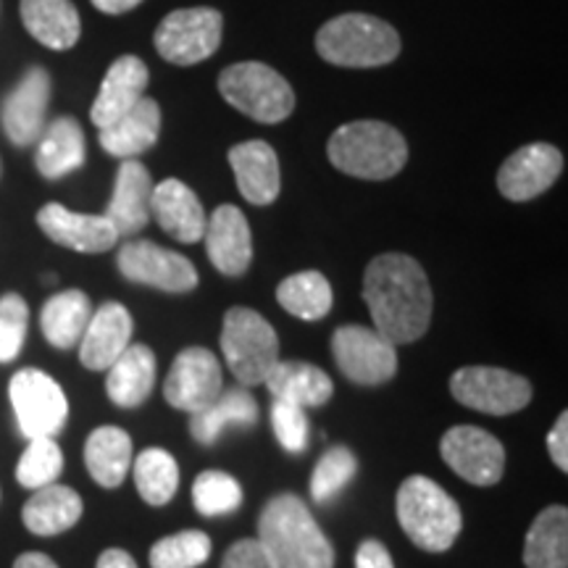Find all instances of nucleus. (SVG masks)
<instances>
[{
    "label": "nucleus",
    "instance_id": "obj_1",
    "mask_svg": "<svg viewBox=\"0 0 568 568\" xmlns=\"http://www.w3.org/2000/svg\"><path fill=\"white\" fill-rule=\"evenodd\" d=\"M364 301L374 329L395 347L416 343L429 329L435 297L422 264L406 253H382L366 266Z\"/></svg>",
    "mask_w": 568,
    "mask_h": 568
},
{
    "label": "nucleus",
    "instance_id": "obj_2",
    "mask_svg": "<svg viewBox=\"0 0 568 568\" xmlns=\"http://www.w3.org/2000/svg\"><path fill=\"white\" fill-rule=\"evenodd\" d=\"M258 542L274 568H335V548L293 493L274 495L261 510Z\"/></svg>",
    "mask_w": 568,
    "mask_h": 568
},
{
    "label": "nucleus",
    "instance_id": "obj_3",
    "mask_svg": "<svg viewBox=\"0 0 568 568\" xmlns=\"http://www.w3.org/2000/svg\"><path fill=\"white\" fill-rule=\"evenodd\" d=\"M395 514L406 537L426 552L450 550L464 527L460 506L453 495L422 474L408 477L397 489Z\"/></svg>",
    "mask_w": 568,
    "mask_h": 568
},
{
    "label": "nucleus",
    "instance_id": "obj_4",
    "mask_svg": "<svg viewBox=\"0 0 568 568\" xmlns=\"http://www.w3.org/2000/svg\"><path fill=\"white\" fill-rule=\"evenodd\" d=\"M332 166L358 180H389L408 161L406 138L385 122L343 124L326 145Z\"/></svg>",
    "mask_w": 568,
    "mask_h": 568
},
{
    "label": "nucleus",
    "instance_id": "obj_5",
    "mask_svg": "<svg viewBox=\"0 0 568 568\" xmlns=\"http://www.w3.org/2000/svg\"><path fill=\"white\" fill-rule=\"evenodd\" d=\"M316 51L326 63L345 69L387 67L400 53V34L368 13H343L316 34Z\"/></svg>",
    "mask_w": 568,
    "mask_h": 568
},
{
    "label": "nucleus",
    "instance_id": "obj_6",
    "mask_svg": "<svg viewBox=\"0 0 568 568\" xmlns=\"http://www.w3.org/2000/svg\"><path fill=\"white\" fill-rule=\"evenodd\" d=\"M222 353L234 379L243 387L264 385L280 361V337L274 326L253 308H230L222 326Z\"/></svg>",
    "mask_w": 568,
    "mask_h": 568
},
{
    "label": "nucleus",
    "instance_id": "obj_7",
    "mask_svg": "<svg viewBox=\"0 0 568 568\" xmlns=\"http://www.w3.org/2000/svg\"><path fill=\"white\" fill-rule=\"evenodd\" d=\"M224 101L261 124H280L295 111V92L280 71L258 61H243L219 74Z\"/></svg>",
    "mask_w": 568,
    "mask_h": 568
},
{
    "label": "nucleus",
    "instance_id": "obj_8",
    "mask_svg": "<svg viewBox=\"0 0 568 568\" xmlns=\"http://www.w3.org/2000/svg\"><path fill=\"white\" fill-rule=\"evenodd\" d=\"M450 395L464 408L487 416H510L531 403V382L527 376L495 366H464L450 376Z\"/></svg>",
    "mask_w": 568,
    "mask_h": 568
},
{
    "label": "nucleus",
    "instance_id": "obj_9",
    "mask_svg": "<svg viewBox=\"0 0 568 568\" xmlns=\"http://www.w3.org/2000/svg\"><path fill=\"white\" fill-rule=\"evenodd\" d=\"M11 408L27 439L55 437L69 418V400L59 382L40 368H21L9 382Z\"/></svg>",
    "mask_w": 568,
    "mask_h": 568
},
{
    "label": "nucleus",
    "instance_id": "obj_10",
    "mask_svg": "<svg viewBox=\"0 0 568 568\" xmlns=\"http://www.w3.org/2000/svg\"><path fill=\"white\" fill-rule=\"evenodd\" d=\"M224 19L216 9H180L172 11L155 30V51L163 61L176 67H193L211 59L222 45Z\"/></svg>",
    "mask_w": 568,
    "mask_h": 568
},
{
    "label": "nucleus",
    "instance_id": "obj_11",
    "mask_svg": "<svg viewBox=\"0 0 568 568\" xmlns=\"http://www.w3.org/2000/svg\"><path fill=\"white\" fill-rule=\"evenodd\" d=\"M332 355L343 376L361 387L387 385L397 374V351L374 326L347 324L332 335Z\"/></svg>",
    "mask_w": 568,
    "mask_h": 568
},
{
    "label": "nucleus",
    "instance_id": "obj_12",
    "mask_svg": "<svg viewBox=\"0 0 568 568\" xmlns=\"http://www.w3.org/2000/svg\"><path fill=\"white\" fill-rule=\"evenodd\" d=\"M439 453L445 464L474 487H493L506 471V447L481 426L460 424L447 429L439 439Z\"/></svg>",
    "mask_w": 568,
    "mask_h": 568
},
{
    "label": "nucleus",
    "instance_id": "obj_13",
    "mask_svg": "<svg viewBox=\"0 0 568 568\" xmlns=\"http://www.w3.org/2000/svg\"><path fill=\"white\" fill-rule=\"evenodd\" d=\"M224 393L222 364L205 347H187L174 358L163 379V397L176 410L195 416Z\"/></svg>",
    "mask_w": 568,
    "mask_h": 568
},
{
    "label": "nucleus",
    "instance_id": "obj_14",
    "mask_svg": "<svg viewBox=\"0 0 568 568\" xmlns=\"http://www.w3.org/2000/svg\"><path fill=\"white\" fill-rule=\"evenodd\" d=\"M116 266L124 280L163 290V293H190L197 287L193 261L169 251L151 240H132L116 255Z\"/></svg>",
    "mask_w": 568,
    "mask_h": 568
},
{
    "label": "nucleus",
    "instance_id": "obj_15",
    "mask_svg": "<svg viewBox=\"0 0 568 568\" xmlns=\"http://www.w3.org/2000/svg\"><path fill=\"white\" fill-rule=\"evenodd\" d=\"M564 172V155L550 142H531L521 151L508 155L497 172V190L514 203L531 201L548 193Z\"/></svg>",
    "mask_w": 568,
    "mask_h": 568
},
{
    "label": "nucleus",
    "instance_id": "obj_16",
    "mask_svg": "<svg viewBox=\"0 0 568 568\" xmlns=\"http://www.w3.org/2000/svg\"><path fill=\"white\" fill-rule=\"evenodd\" d=\"M48 103H51V74L42 67H32L6 95L0 109L6 138L19 148L38 142L45 130Z\"/></svg>",
    "mask_w": 568,
    "mask_h": 568
},
{
    "label": "nucleus",
    "instance_id": "obj_17",
    "mask_svg": "<svg viewBox=\"0 0 568 568\" xmlns=\"http://www.w3.org/2000/svg\"><path fill=\"white\" fill-rule=\"evenodd\" d=\"M38 226L55 245L77 253H105L119 240V232L103 213H77L61 203L42 205Z\"/></svg>",
    "mask_w": 568,
    "mask_h": 568
},
{
    "label": "nucleus",
    "instance_id": "obj_18",
    "mask_svg": "<svg viewBox=\"0 0 568 568\" xmlns=\"http://www.w3.org/2000/svg\"><path fill=\"white\" fill-rule=\"evenodd\" d=\"M205 251L216 272L240 276L247 272L253 261V234L245 213L237 205H219L205 222Z\"/></svg>",
    "mask_w": 568,
    "mask_h": 568
},
{
    "label": "nucleus",
    "instance_id": "obj_19",
    "mask_svg": "<svg viewBox=\"0 0 568 568\" xmlns=\"http://www.w3.org/2000/svg\"><path fill=\"white\" fill-rule=\"evenodd\" d=\"M132 316L122 303H103L92 311L80 339V361L90 372H105L132 345Z\"/></svg>",
    "mask_w": 568,
    "mask_h": 568
},
{
    "label": "nucleus",
    "instance_id": "obj_20",
    "mask_svg": "<svg viewBox=\"0 0 568 568\" xmlns=\"http://www.w3.org/2000/svg\"><path fill=\"white\" fill-rule=\"evenodd\" d=\"M151 172L140 161L126 159L116 172L113 195L103 216L122 234H138L151 222V197H153Z\"/></svg>",
    "mask_w": 568,
    "mask_h": 568
},
{
    "label": "nucleus",
    "instance_id": "obj_21",
    "mask_svg": "<svg viewBox=\"0 0 568 568\" xmlns=\"http://www.w3.org/2000/svg\"><path fill=\"white\" fill-rule=\"evenodd\" d=\"M148 80H151V71L138 55H122L111 63V69L105 71L101 92H98L95 103L90 109V119L98 130L116 122L119 116H124L140 98H145Z\"/></svg>",
    "mask_w": 568,
    "mask_h": 568
},
{
    "label": "nucleus",
    "instance_id": "obj_22",
    "mask_svg": "<svg viewBox=\"0 0 568 568\" xmlns=\"http://www.w3.org/2000/svg\"><path fill=\"white\" fill-rule=\"evenodd\" d=\"M230 166L237 180L240 195L253 205H268L276 201L282 187L280 159L264 140L240 142L230 151Z\"/></svg>",
    "mask_w": 568,
    "mask_h": 568
},
{
    "label": "nucleus",
    "instance_id": "obj_23",
    "mask_svg": "<svg viewBox=\"0 0 568 568\" xmlns=\"http://www.w3.org/2000/svg\"><path fill=\"white\" fill-rule=\"evenodd\" d=\"M151 216L169 237L180 240L184 245L201 243L205 222H209L197 195L180 180H163L161 184H155Z\"/></svg>",
    "mask_w": 568,
    "mask_h": 568
},
{
    "label": "nucleus",
    "instance_id": "obj_24",
    "mask_svg": "<svg viewBox=\"0 0 568 568\" xmlns=\"http://www.w3.org/2000/svg\"><path fill=\"white\" fill-rule=\"evenodd\" d=\"M161 134V109L153 98H140L124 116L98 130L101 148L113 159H138L151 151Z\"/></svg>",
    "mask_w": 568,
    "mask_h": 568
},
{
    "label": "nucleus",
    "instance_id": "obj_25",
    "mask_svg": "<svg viewBox=\"0 0 568 568\" xmlns=\"http://www.w3.org/2000/svg\"><path fill=\"white\" fill-rule=\"evenodd\" d=\"M19 13L24 30L51 51H69L82 34L80 11L71 0H21Z\"/></svg>",
    "mask_w": 568,
    "mask_h": 568
},
{
    "label": "nucleus",
    "instance_id": "obj_26",
    "mask_svg": "<svg viewBox=\"0 0 568 568\" xmlns=\"http://www.w3.org/2000/svg\"><path fill=\"white\" fill-rule=\"evenodd\" d=\"M105 372V393L113 406L138 408L155 387V355L148 345H130Z\"/></svg>",
    "mask_w": 568,
    "mask_h": 568
},
{
    "label": "nucleus",
    "instance_id": "obj_27",
    "mask_svg": "<svg viewBox=\"0 0 568 568\" xmlns=\"http://www.w3.org/2000/svg\"><path fill=\"white\" fill-rule=\"evenodd\" d=\"M264 385L274 395V400L295 403L301 408H318L335 395V385L326 372L314 364H305V361L280 358L268 372Z\"/></svg>",
    "mask_w": 568,
    "mask_h": 568
},
{
    "label": "nucleus",
    "instance_id": "obj_28",
    "mask_svg": "<svg viewBox=\"0 0 568 568\" xmlns=\"http://www.w3.org/2000/svg\"><path fill=\"white\" fill-rule=\"evenodd\" d=\"M38 172L45 180H61L84 163V132L74 116H59L51 124H45L38 153H34Z\"/></svg>",
    "mask_w": 568,
    "mask_h": 568
},
{
    "label": "nucleus",
    "instance_id": "obj_29",
    "mask_svg": "<svg viewBox=\"0 0 568 568\" xmlns=\"http://www.w3.org/2000/svg\"><path fill=\"white\" fill-rule=\"evenodd\" d=\"M82 518V497L71 487L48 485L34 489V495L21 508V521L38 537H53L69 531Z\"/></svg>",
    "mask_w": 568,
    "mask_h": 568
},
{
    "label": "nucleus",
    "instance_id": "obj_30",
    "mask_svg": "<svg viewBox=\"0 0 568 568\" xmlns=\"http://www.w3.org/2000/svg\"><path fill=\"white\" fill-rule=\"evenodd\" d=\"M84 466L101 487H122L132 468V437L119 426H98L84 443Z\"/></svg>",
    "mask_w": 568,
    "mask_h": 568
},
{
    "label": "nucleus",
    "instance_id": "obj_31",
    "mask_svg": "<svg viewBox=\"0 0 568 568\" xmlns=\"http://www.w3.org/2000/svg\"><path fill=\"white\" fill-rule=\"evenodd\" d=\"M90 297L82 290H63V293L48 297V303L42 305V335L59 351H71V347L80 345L84 329L90 324Z\"/></svg>",
    "mask_w": 568,
    "mask_h": 568
},
{
    "label": "nucleus",
    "instance_id": "obj_32",
    "mask_svg": "<svg viewBox=\"0 0 568 568\" xmlns=\"http://www.w3.org/2000/svg\"><path fill=\"white\" fill-rule=\"evenodd\" d=\"M527 568H568V510L548 506L537 514L524 539Z\"/></svg>",
    "mask_w": 568,
    "mask_h": 568
},
{
    "label": "nucleus",
    "instance_id": "obj_33",
    "mask_svg": "<svg viewBox=\"0 0 568 568\" xmlns=\"http://www.w3.org/2000/svg\"><path fill=\"white\" fill-rule=\"evenodd\" d=\"M258 422V403L243 387L224 389L209 408L190 418V435L201 445H213L230 426H253Z\"/></svg>",
    "mask_w": 568,
    "mask_h": 568
},
{
    "label": "nucleus",
    "instance_id": "obj_34",
    "mask_svg": "<svg viewBox=\"0 0 568 568\" xmlns=\"http://www.w3.org/2000/svg\"><path fill=\"white\" fill-rule=\"evenodd\" d=\"M276 303L303 322H318L332 311V284L322 272H297L280 282Z\"/></svg>",
    "mask_w": 568,
    "mask_h": 568
},
{
    "label": "nucleus",
    "instance_id": "obj_35",
    "mask_svg": "<svg viewBox=\"0 0 568 568\" xmlns=\"http://www.w3.org/2000/svg\"><path fill=\"white\" fill-rule=\"evenodd\" d=\"M134 468V485L148 506L161 508L180 489V466L174 456L163 447H148L138 458H132Z\"/></svg>",
    "mask_w": 568,
    "mask_h": 568
},
{
    "label": "nucleus",
    "instance_id": "obj_36",
    "mask_svg": "<svg viewBox=\"0 0 568 568\" xmlns=\"http://www.w3.org/2000/svg\"><path fill=\"white\" fill-rule=\"evenodd\" d=\"M355 471H358V460H355L353 450H347L343 445L329 447L318 458L314 474H311V497H314V503L326 506V503L335 500L351 485Z\"/></svg>",
    "mask_w": 568,
    "mask_h": 568
},
{
    "label": "nucleus",
    "instance_id": "obj_37",
    "mask_svg": "<svg viewBox=\"0 0 568 568\" xmlns=\"http://www.w3.org/2000/svg\"><path fill=\"white\" fill-rule=\"evenodd\" d=\"M211 556V537L205 531L184 529L159 539L151 548V568H197Z\"/></svg>",
    "mask_w": 568,
    "mask_h": 568
},
{
    "label": "nucleus",
    "instance_id": "obj_38",
    "mask_svg": "<svg viewBox=\"0 0 568 568\" xmlns=\"http://www.w3.org/2000/svg\"><path fill=\"white\" fill-rule=\"evenodd\" d=\"M193 503L201 516H226L243 506V487L232 474L209 468V471L197 474L193 485Z\"/></svg>",
    "mask_w": 568,
    "mask_h": 568
},
{
    "label": "nucleus",
    "instance_id": "obj_39",
    "mask_svg": "<svg viewBox=\"0 0 568 568\" xmlns=\"http://www.w3.org/2000/svg\"><path fill=\"white\" fill-rule=\"evenodd\" d=\"M63 471V453L53 437L30 439L17 464V481L27 489L53 485Z\"/></svg>",
    "mask_w": 568,
    "mask_h": 568
},
{
    "label": "nucleus",
    "instance_id": "obj_40",
    "mask_svg": "<svg viewBox=\"0 0 568 568\" xmlns=\"http://www.w3.org/2000/svg\"><path fill=\"white\" fill-rule=\"evenodd\" d=\"M30 326V305L17 293L0 297V364L19 358Z\"/></svg>",
    "mask_w": 568,
    "mask_h": 568
},
{
    "label": "nucleus",
    "instance_id": "obj_41",
    "mask_svg": "<svg viewBox=\"0 0 568 568\" xmlns=\"http://www.w3.org/2000/svg\"><path fill=\"white\" fill-rule=\"evenodd\" d=\"M272 426L274 435L280 439L282 450L293 453H303L308 447V416H305V408L295 406V403H284V400H274L272 406Z\"/></svg>",
    "mask_w": 568,
    "mask_h": 568
},
{
    "label": "nucleus",
    "instance_id": "obj_42",
    "mask_svg": "<svg viewBox=\"0 0 568 568\" xmlns=\"http://www.w3.org/2000/svg\"><path fill=\"white\" fill-rule=\"evenodd\" d=\"M222 568H274L258 539H240L224 552Z\"/></svg>",
    "mask_w": 568,
    "mask_h": 568
},
{
    "label": "nucleus",
    "instance_id": "obj_43",
    "mask_svg": "<svg viewBox=\"0 0 568 568\" xmlns=\"http://www.w3.org/2000/svg\"><path fill=\"white\" fill-rule=\"evenodd\" d=\"M355 568H395V560L379 539H364L355 550Z\"/></svg>",
    "mask_w": 568,
    "mask_h": 568
},
{
    "label": "nucleus",
    "instance_id": "obj_44",
    "mask_svg": "<svg viewBox=\"0 0 568 568\" xmlns=\"http://www.w3.org/2000/svg\"><path fill=\"white\" fill-rule=\"evenodd\" d=\"M548 453L560 471H568V414L564 410L548 435Z\"/></svg>",
    "mask_w": 568,
    "mask_h": 568
},
{
    "label": "nucleus",
    "instance_id": "obj_45",
    "mask_svg": "<svg viewBox=\"0 0 568 568\" xmlns=\"http://www.w3.org/2000/svg\"><path fill=\"white\" fill-rule=\"evenodd\" d=\"M95 568H138V560H134L130 552L122 548H109L101 552Z\"/></svg>",
    "mask_w": 568,
    "mask_h": 568
},
{
    "label": "nucleus",
    "instance_id": "obj_46",
    "mask_svg": "<svg viewBox=\"0 0 568 568\" xmlns=\"http://www.w3.org/2000/svg\"><path fill=\"white\" fill-rule=\"evenodd\" d=\"M142 0H92V6H95L98 11L103 13H111V17H116V13H126L132 9H138Z\"/></svg>",
    "mask_w": 568,
    "mask_h": 568
},
{
    "label": "nucleus",
    "instance_id": "obj_47",
    "mask_svg": "<svg viewBox=\"0 0 568 568\" xmlns=\"http://www.w3.org/2000/svg\"><path fill=\"white\" fill-rule=\"evenodd\" d=\"M13 568H59V566H55V560L51 556H45V552H24V556L17 558Z\"/></svg>",
    "mask_w": 568,
    "mask_h": 568
}]
</instances>
